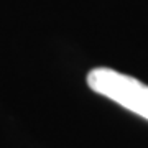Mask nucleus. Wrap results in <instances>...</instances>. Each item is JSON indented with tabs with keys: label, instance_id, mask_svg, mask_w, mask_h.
I'll return each instance as SVG.
<instances>
[{
	"label": "nucleus",
	"instance_id": "obj_1",
	"mask_svg": "<svg viewBox=\"0 0 148 148\" xmlns=\"http://www.w3.org/2000/svg\"><path fill=\"white\" fill-rule=\"evenodd\" d=\"M87 86L135 115L148 120V86L110 68H95L87 74Z\"/></svg>",
	"mask_w": 148,
	"mask_h": 148
}]
</instances>
